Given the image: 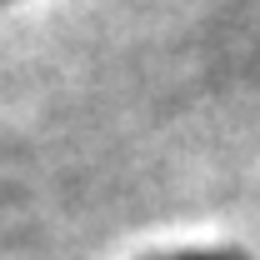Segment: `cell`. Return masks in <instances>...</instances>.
<instances>
[{"mask_svg": "<svg viewBox=\"0 0 260 260\" xmlns=\"http://www.w3.org/2000/svg\"><path fill=\"white\" fill-rule=\"evenodd\" d=\"M145 260H250V255L230 250V245H200V250H165V255H145Z\"/></svg>", "mask_w": 260, "mask_h": 260, "instance_id": "1", "label": "cell"}]
</instances>
